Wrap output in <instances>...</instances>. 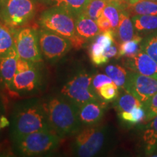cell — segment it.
Masks as SVG:
<instances>
[{
    "instance_id": "cell-1",
    "label": "cell",
    "mask_w": 157,
    "mask_h": 157,
    "mask_svg": "<svg viewBox=\"0 0 157 157\" xmlns=\"http://www.w3.org/2000/svg\"><path fill=\"white\" fill-rule=\"evenodd\" d=\"M51 128L60 137L76 134L80 129L78 108L63 97L53 98L44 105Z\"/></svg>"
},
{
    "instance_id": "cell-2",
    "label": "cell",
    "mask_w": 157,
    "mask_h": 157,
    "mask_svg": "<svg viewBox=\"0 0 157 157\" xmlns=\"http://www.w3.org/2000/svg\"><path fill=\"white\" fill-rule=\"evenodd\" d=\"M11 127L14 141L34 132L52 130L44 106L36 102H28L17 108L12 117Z\"/></svg>"
},
{
    "instance_id": "cell-3",
    "label": "cell",
    "mask_w": 157,
    "mask_h": 157,
    "mask_svg": "<svg viewBox=\"0 0 157 157\" xmlns=\"http://www.w3.org/2000/svg\"><path fill=\"white\" fill-rule=\"evenodd\" d=\"M39 22L42 29L53 31L69 39L72 48L76 50H79L87 42L76 32V17L67 10L52 7L41 14Z\"/></svg>"
},
{
    "instance_id": "cell-4",
    "label": "cell",
    "mask_w": 157,
    "mask_h": 157,
    "mask_svg": "<svg viewBox=\"0 0 157 157\" xmlns=\"http://www.w3.org/2000/svg\"><path fill=\"white\" fill-rule=\"evenodd\" d=\"M14 143L21 156H39L56 150L59 146L60 137L53 130L38 131L25 135Z\"/></svg>"
},
{
    "instance_id": "cell-5",
    "label": "cell",
    "mask_w": 157,
    "mask_h": 157,
    "mask_svg": "<svg viewBox=\"0 0 157 157\" xmlns=\"http://www.w3.org/2000/svg\"><path fill=\"white\" fill-rule=\"evenodd\" d=\"M36 0H1L0 18L12 29L18 28L34 18Z\"/></svg>"
},
{
    "instance_id": "cell-6",
    "label": "cell",
    "mask_w": 157,
    "mask_h": 157,
    "mask_svg": "<svg viewBox=\"0 0 157 157\" xmlns=\"http://www.w3.org/2000/svg\"><path fill=\"white\" fill-rule=\"evenodd\" d=\"M93 77L86 71L76 74L62 87L63 97L78 108L88 102L98 101L99 95L92 85Z\"/></svg>"
},
{
    "instance_id": "cell-7",
    "label": "cell",
    "mask_w": 157,
    "mask_h": 157,
    "mask_svg": "<svg viewBox=\"0 0 157 157\" xmlns=\"http://www.w3.org/2000/svg\"><path fill=\"white\" fill-rule=\"evenodd\" d=\"M105 140V132L103 127L90 125L76 135L74 149L78 156L91 157L103 148Z\"/></svg>"
},
{
    "instance_id": "cell-8",
    "label": "cell",
    "mask_w": 157,
    "mask_h": 157,
    "mask_svg": "<svg viewBox=\"0 0 157 157\" xmlns=\"http://www.w3.org/2000/svg\"><path fill=\"white\" fill-rule=\"evenodd\" d=\"M14 38L19 58L33 63L42 61L39 31L33 28L21 29L15 31Z\"/></svg>"
},
{
    "instance_id": "cell-9",
    "label": "cell",
    "mask_w": 157,
    "mask_h": 157,
    "mask_svg": "<svg viewBox=\"0 0 157 157\" xmlns=\"http://www.w3.org/2000/svg\"><path fill=\"white\" fill-rule=\"evenodd\" d=\"M39 40L42 54L49 60L61 58L72 48L69 39L44 29L39 31Z\"/></svg>"
},
{
    "instance_id": "cell-10",
    "label": "cell",
    "mask_w": 157,
    "mask_h": 157,
    "mask_svg": "<svg viewBox=\"0 0 157 157\" xmlns=\"http://www.w3.org/2000/svg\"><path fill=\"white\" fill-rule=\"evenodd\" d=\"M124 90L143 103L157 93V78L130 71Z\"/></svg>"
},
{
    "instance_id": "cell-11",
    "label": "cell",
    "mask_w": 157,
    "mask_h": 157,
    "mask_svg": "<svg viewBox=\"0 0 157 157\" xmlns=\"http://www.w3.org/2000/svg\"><path fill=\"white\" fill-rule=\"evenodd\" d=\"M123 63L131 71L157 78V63L142 50L134 56L126 58Z\"/></svg>"
},
{
    "instance_id": "cell-12",
    "label": "cell",
    "mask_w": 157,
    "mask_h": 157,
    "mask_svg": "<svg viewBox=\"0 0 157 157\" xmlns=\"http://www.w3.org/2000/svg\"><path fill=\"white\" fill-rule=\"evenodd\" d=\"M115 42L117 41L113 30L105 31L97 35L90 47L89 53L91 61L96 66H101L109 62L103 56V52Z\"/></svg>"
},
{
    "instance_id": "cell-13",
    "label": "cell",
    "mask_w": 157,
    "mask_h": 157,
    "mask_svg": "<svg viewBox=\"0 0 157 157\" xmlns=\"http://www.w3.org/2000/svg\"><path fill=\"white\" fill-rule=\"evenodd\" d=\"M105 109V103L99 100L88 102L78 107V117L82 124L87 126L97 124L103 118Z\"/></svg>"
},
{
    "instance_id": "cell-14",
    "label": "cell",
    "mask_w": 157,
    "mask_h": 157,
    "mask_svg": "<svg viewBox=\"0 0 157 157\" xmlns=\"http://www.w3.org/2000/svg\"><path fill=\"white\" fill-rule=\"evenodd\" d=\"M39 71L34 66L30 69L15 74L11 90L17 92L33 91L39 85Z\"/></svg>"
},
{
    "instance_id": "cell-15",
    "label": "cell",
    "mask_w": 157,
    "mask_h": 157,
    "mask_svg": "<svg viewBox=\"0 0 157 157\" xmlns=\"http://www.w3.org/2000/svg\"><path fill=\"white\" fill-rule=\"evenodd\" d=\"M19 56L14 48L5 56L0 58V76L9 89L11 90L13 78L17 72V62Z\"/></svg>"
},
{
    "instance_id": "cell-16",
    "label": "cell",
    "mask_w": 157,
    "mask_h": 157,
    "mask_svg": "<svg viewBox=\"0 0 157 157\" xmlns=\"http://www.w3.org/2000/svg\"><path fill=\"white\" fill-rule=\"evenodd\" d=\"M124 9L131 17L134 15H157V2L152 0H126Z\"/></svg>"
},
{
    "instance_id": "cell-17",
    "label": "cell",
    "mask_w": 157,
    "mask_h": 157,
    "mask_svg": "<svg viewBox=\"0 0 157 157\" xmlns=\"http://www.w3.org/2000/svg\"><path fill=\"white\" fill-rule=\"evenodd\" d=\"M136 35L132 17L124 8L121 12L119 25L115 32V38H117L118 41L121 43L131 40Z\"/></svg>"
},
{
    "instance_id": "cell-18",
    "label": "cell",
    "mask_w": 157,
    "mask_h": 157,
    "mask_svg": "<svg viewBox=\"0 0 157 157\" xmlns=\"http://www.w3.org/2000/svg\"><path fill=\"white\" fill-rule=\"evenodd\" d=\"M76 29L77 34L87 41L101 34L96 21L82 13L76 17Z\"/></svg>"
},
{
    "instance_id": "cell-19",
    "label": "cell",
    "mask_w": 157,
    "mask_h": 157,
    "mask_svg": "<svg viewBox=\"0 0 157 157\" xmlns=\"http://www.w3.org/2000/svg\"><path fill=\"white\" fill-rule=\"evenodd\" d=\"M132 20L136 34L141 36L157 31V15H134Z\"/></svg>"
},
{
    "instance_id": "cell-20",
    "label": "cell",
    "mask_w": 157,
    "mask_h": 157,
    "mask_svg": "<svg viewBox=\"0 0 157 157\" xmlns=\"http://www.w3.org/2000/svg\"><path fill=\"white\" fill-rule=\"evenodd\" d=\"M15 30L0 21V58L15 48Z\"/></svg>"
},
{
    "instance_id": "cell-21",
    "label": "cell",
    "mask_w": 157,
    "mask_h": 157,
    "mask_svg": "<svg viewBox=\"0 0 157 157\" xmlns=\"http://www.w3.org/2000/svg\"><path fill=\"white\" fill-rule=\"evenodd\" d=\"M125 2L126 0H109L103 10V14L109 19L114 33L119 25L121 12L124 8Z\"/></svg>"
},
{
    "instance_id": "cell-22",
    "label": "cell",
    "mask_w": 157,
    "mask_h": 157,
    "mask_svg": "<svg viewBox=\"0 0 157 157\" xmlns=\"http://www.w3.org/2000/svg\"><path fill=\"white\" fill-rule=\"evenodd\" d=\"M90 0H48L47 3L52 7H59L67 10L76 17L83 13Z\"/></svg>"
},
{
    "instance_id": "cell-23",
    "label": "cell",
    "mask_w": 157,
    "mask_h": 157,
    "mask_svg": "<svg viewBox=\"0 0 157 157\" xmlns=\"http://www.w3.org/2000/svg\"><path fill=\"white\" fill-rule=\"evenodd\" d=\"M140 106H143V103L127 91L118 96L114 101V107L118 113L130 111L133 108Z\"/></svg>"
},
{
    "instance_id": "cell-24",
    "label": "cell",
    "mask_w": 157,
    "mask_h": 157,
    "mask_svg": "<svg viewBox=\"0 0 157 157\" xmlns=\"http://www.w3.org/2000/svg\"><path fill=\"white\" fill-rule=\"evenodd\" d=\"M143 37L137 34L134 38L127 42H121L119 46L117 58L124 56L126 58L134 56L140 50V44Z\"/></svg>"
},
{
    "instance_id": "cell-25",
    "label": "cell",
    "mask_w": 157,
    "mask_h": 157,
    "mask_svg": "<svg viewBox=\"0 0 157 157\" xmlns=\"http://www.w3.org/2000/svg\"><path fill=\"white\" fill-rule=\"evenodd\" d=\"M105 73L112 79L118 87L121 89L124 88L128 74L124 68L117 64L109 65L105 68Z\"/></svg>"
},
{
    "instance_id": "cell-26",
    "label": "cell",
    "mask_w": 157,
    "mask_h": 157,
    "mask_svg": "<svg viewBox=\"0 0 157 157\" xmlns=\"http://www.w3.org/2000/svg\"><path fill=\"white\" fill-rule=\"evenodd\" d=\"M120 119L130 125H135L143 121L146 117V112L143 106L135 107L130 111H123L119 113Z\"/></svg>"
},
{
    "instance_id": "cell-27",
    "label": "cell",
    "mask_w": 157,
    "mask_h": 157,
    "mask_svg": "<svg viewBox=\"0 0 157 157\" xmlns=\"http://www.w3.org/2000/svg\"><path fill=\"white\" fill-rule=\"evenodd\" d=\"M140 50L148 54L157 63V31L143 37Z\"/></svg>"
},
{
    "instance_id": "cell-28",
    "label": "cell",
    "mask_w": 157,
    "mask_h": 157,
    "mask_svg": "<svg viewBox=\"0 0 157 157\" xmlns=\"http://www.w3.org/2000/svg\"><path fill=\"white\" fill-rule=\"evenodd\" d=\"M109 0H90L82 14L96 21L103 14V10Z\"/></svg>"
},
{
    "instance_id": "cell-29",
    "label": "cell",
    "mask_w": 157,
    "mask_h": 157,
    "mask_svg": "<svg viewBox=\"0 0 157 157\" xmlns=\"http://www.w3.org/2000/svg\"><path fill=\"white\" fill-rule=\"evenodd\" d=\"M143 107L146 112V117L143 122L146 124L157 116V93L143 103Z\"/></svg>"
},
{
    "instance_id": "cell-30",
    "label": "cell",
    "mask_w": 157,
    "mask_h": 157,
    "mask_svg": "<svg viewBox=\"0 0 157 157\" xmlns=\"http://www.w3.org/2000/svg\"><path fill=\"white\" fill-rule=\"evenodd\" d=\"M119 89L114 82L105 84L100 88L98 95L105 101H113L119 96Z\"/></svg>"
},
{
    "instance_id": "cell-31",
    "label": "cell",
    "mask_w": 157,
    "mask_h": 157,
    "mask_svg": "<svg viewBox=\"0 0 157 157\" xmlns=\"http://www.w3.org/2000/svg\"><path fill=\"white\" fill-rule=\"evenodd\" d=\"M113 82L111 78L109 77L107 74H98L93 77L92 80V85H93V89L95 90V92L98 94L100 88L104 84L111 83Z\"/></svg>"
},
{
    "instance_id": "cell-32",
    "label": "cell",
    "mask_w": 157,
    "mask_h": 157,
    "mask_svg": "<svg viewBox=\"0 0 157 157\" xmlns=\"http://www.w3.org/2000/svg\"><path fill=\"white\" fill-rule=\"evenodd\" d=\"M96 22H97L98 28H99V30L101 31V33L112 30L111 23H110L109 19H108L103 14H102L101 16L96 20Z\"/></svg>"
},
{
    "instance_id": "cell-33",
    "label": "cell",
    "mask_w": 157,
    "mask_h": 157,
    "mask_svg": "<svg viewBox=\"0 0 157 157\" xmlns=\"http://www.w3.org/2000/svg\"><path fill=\"white\" fill-rule=\"evenodd\" d=\"M34 63L19 58L17 62V72H22L34 67ZM16 72V73H17Z\"/></svg>"
},
{
    "instance_id": "cell-34",
    "label": "cell",
    "mask_w": 157,
    "mask_h": 157,
    "mask_svg": "<svg viewBox=\"0 0 157 157\" xmlns=\"http://www.w3.org/2000/svg\"><path fill=\"white\" fill-rule=\"evenodd\" d=\"M143 127L150 129L157 137V116H156L151 121L148 122V124H146Z\"/></svg>"
},
{
    "instance_id": "cell-35",
    "label": "cell",
    "mask_w": 157,
    "mask_h": 157,
    "mask_svg": "<svg viewBox=\"0 0 157 157\" xmlns=\"http://www.w3.org/2000/svg\"><path fill=\"white\" fill-rule=\"evenodd\" d=\"M10 125V121L8 119L6 118L5 116H1L0 117V127L2 129L5 128L6 127H8Z\"/></svg>"
},
{
    "instance_id": "cell-36",
    "label": "cell",
    "mask_w": 157,
    "mask_h": 157,
    "mask_svg": "<svg viewBox=\"0 0 157 157\" xmlns=\"http://www.w3.org/2000/svg\"><path fill=\"white\" fill-rule=\"evenodd\" d=\"M36 2H44V3H47L48 0H36Z\"/></svg>"
},
{
    "instance_id": "cell-37",
    "label": "cell",
    "mask_w": 157,
    "mask_h": 157,
    "mask_svg": "<svg viewBox=\"0 0 157 157\" xmlns=\"http://www.w3.org/2000/svg\"><path fill=\"white\" fill-rule=\"evenodd\" d=\"M152 1H155V2H157V0H152Z\"/></svg>"
},
{
    "instance_id": "cell-38",
    "label": "cell",
    "mask_w": 157,
    "mask_h": 157,
    "mask_svg": "<svg viewBox=\"0 0 157 157\" xmlns=\"http://www.w3.org/2000/svg\"><path fill=\"white\" fill-rule=\"evenodd\" d=\"M119 1H121V0H119Z\"/></svg>"
},
{
    "instance_id": "cell-39",
    "label": "cell",
    "mask_w": 157,
    "mask_h": 157,
    "mask_svg": "<svg viewBox=\"0 0 157 157\" xmlns=\"http://www.w3.org/2000/svg\"><path fill=\"white\" fill-rule=\"evenodd\" d=\"M0 2H1V0H0Z\"/></svg>"
}]
</instances>
